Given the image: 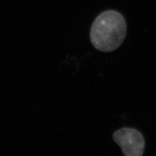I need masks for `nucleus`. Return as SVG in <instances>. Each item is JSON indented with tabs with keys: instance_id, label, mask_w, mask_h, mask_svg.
Returning a JSON list of instances; mask_svg holds the SVG:
<instances>
[{
	"instance_id": "f03ea898",
	"label": "nucleus",
	"mask_w": 156,
	"mask_h": 156,
	"mask_svg": "<svg viewBox=\"0 0 156 156\" xmlns=\"http://www.w3.org/2000/svg\"><path fill=\"white\" fill-rule=\"evenodd\" d=\"M115 142L120 147L126 156H142L144 154L145 141L142 134L133 128H121L113 134Z\"/></svg>"
},
{
	"instance_id": "f257e3e1",
	"label": "nucleus",
	"mask_w": 156,
	"mask_h": 156,
	"mask_svg": "<svg viewBox=\"0 0 156 156\" xmlns=\"http://www.w3.org/2000/svg\"><path fill=\"white\" fill-rule=\"evenodd\" d=\"M127 24L123 15L108 10L96 17L90 30V40L95 48L102 52L116 50L123 44Z\"/></svg>"
}]
</instances>
